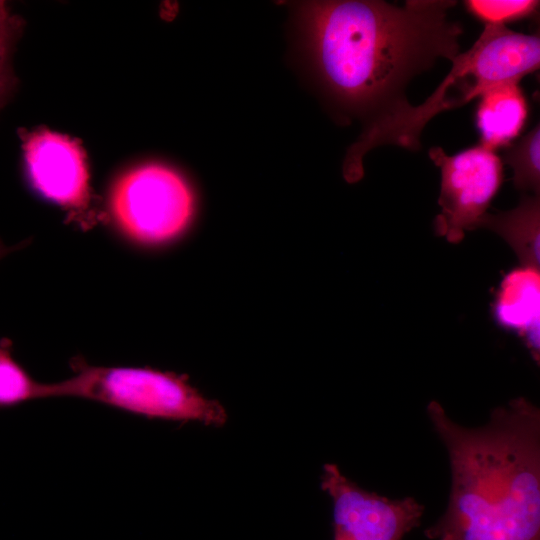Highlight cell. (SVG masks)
I'll use <instances>...</instances> for the list:
<instances>
[{
    "instance_id": "obj_1",
    "label": "cell",
    "mask_w": 540,
    "mask_h": 540,
    "mask_svg": "<svg viewBox=\"0 0 540 540\" xmlns=\"http://www.w3.org/2000/svg\"><path fill=\"white\" fill-rule=\"evenodd\" d=\"M456 1L303 2L298 25L319 83L344 110L368 123L407 102L409 80L437 58L459 54L462 26L448 18Z\"/></svg>"
},
{
    "instance_id": "obj_2",
    "label": "cell",
    "mask_w": 540,
    "mask_h": 540,
    "mask_svg": "<svg viewBox=\"0 0 540 540\" xmlns=\"http://www.w3.org/2000/svg\"><path fill=\"white\" fill-rule=\"evenodd\" d=\"M450 460L446 512L425 530L436 540H540V411L524 398L495 408L483 427L427 406Z\"/></svg>"
},
{
    "instance_id": "obj_3",
    "label": "cell",
    "mask_w": 540,
    "mask_h": 540,
    "mask_svg": "<svg viewBox=\"0 0 540 540\" xmlns=\"http://www.w3.org/2000/svg\"><path fill=\"white\" fill-rule=\"evenodd\" d=\"M539 64L538 35L486 24L473 46L452 60L451 71L423 104L414 107L407 101L365 125L345 155V179L355 182L362 177L363 157L372 148L393 144L418 150L422 129L437 113L465 105L497 84L520 82Z\"/></svg>"
},
{
    "instance_id": "obj_4",
    "label": "cell",
    "mask_w": 540,
    "mask_h": 540,
    "mask_svg": "<svg viewBox=\"0 0 540 540\" xmlns=\"http://www.w3.org/2000/svg\"><path fill=\"white\" fill-rule=\"evenodd\" d=\"M72 367L71 377L44 383L43 398H83L148 418L214 427L227 421L223 405L205 397L185 375L152 368L95 366L80 359Z\"/></svg>"
},
{
    "instance_id": "obj_5",
    "label": "cell",
    "mask_w": 540,
    "mask_h": 540,
    "mask_svg": "<svg viewBox=\"0 0 540 540\" xmlns=\"http://www.w3.org/2000/svg\"><path fill=\"white\" fill-rule=\"evenodd\" d=\"M109 209L119 232L142 246L178 238L195 211L187 181L165 165L150 163L130 169L112 186Z\"/></svg>"
},
{
    "instance_id": "obj_6",
    "label": "cell",
    "mask_w": 540,
    "mask_h": 540,
    "mask_svg": "<svg viewBox=\"0 0 540 540\" xmlns=\"http://www.w3.org/2000/svg\"><path fill=\"white\" fill-rule=\"evenodd\" d=\"M429 157L441 170V212L435 220L436 230L449 241L458 242L464 231L477 227L486 214L503 181L502 161L480 144L452 156L441 147H432Z\"/></svg>"
},
{
    "instance_id": "obj_7",
    "label": "cell",
    "mask_w": 540,
    "mask_h": 540,
    "mask_svg": "<svg viewBox=\"0 0 540 540\" xmlns=\"http://www.w3.org/2000/svg\"><path fill=\"white\" fill-rule=\"evenodd\" d=\"M321 489L333 503V540H402L424 513L413 497L392 500L367 491L332 463L323 466Z\"/></svg>"
},
{
    "instance_id": "obj_8",
    "label": "cell",
    "mask_w": 540,
    "mask_h": 540,
    "mask_svg": "<svg viewBox=\"0 0 540 540\" xmlns=\"http://www.w3.org/2000/svg\"><path fill=\"white\" fill-rule=\"evenodd\" d=\"M22 139L28 180L36 192L66 209H86L90 177L79 143L49 130L29 132Z\"/></svg>"
},
{
    "instance_id": "obj_9",
    "label": "cell",
    "mask_w": 540,
    "mask_h": 540,
    "mask_svg": "<svg viewBox=\"0 0 540 540\" xmlns=\"http://www.w3.org/2000/svg\"><path fill=\"white\" fill-rule=\"evenodd\" d=\"M540 275L533 266L510 272L496 295L498 324L523 336L535 358L539 357Z\"/></svg>"
},
{
    "instance_id": "obj_10",
    "label": "cell",
    "mask_w": 540,
    "mask_h": 540,
    "mask_svg": "<svg viewBox=\"0 0 540 540\" xmlns=\"http://www.w3.org/2000/svg\"><path fill=\"white\" fill-rule=\"evenodd\" d=\"M476 125L480 145L495 152L507 148L523 130L529 106L519 82L497 84L479 97Z\"/></svg>"
},
{
    "instance_id": "obj_11",
    "label": "cell",
    "mask_w": 540,
    "mask_h": 540,
    "mask_svg": "<svg viewBox=\"0 0 540 540\" xmlns=\"http://www.w3.org/2000/svg\"><path fill=\"white\" fill-rule=\"evenodd\" d=\"M487 227L503 236L526 260V266L539 264V196L524 197L508 212L485 214L477 227Z\"/></svg>"
},
{
    "instance_id": "obj_12",
    "label": "cell",
    "mask_w": 540,
    "mask_h": 540,
    "mask_svg": "<svg viewBox=\"0 0 540 540\" xmlns=\"http://www.w3.org/2000/svg\"><path fill=\"white\" fill-rule=\"evenodd\" d=\"M43 385L34 380L15 360L12 342L0 339V408L42 399Z\"/></svg>"
},
{
    "instance_id": "obj_13",
    "label": "cell",
    "mask_w": 540,
    "mask_h": 540,
    "mask_svg": "<svg viewBox=\"0 0 540 540\" xmlns=\"http://www.w3.org/2000/svg\"><path fill=\"white\" fill-rule=\"evenodd\" d=\"M540 129L534 127L517 142L510 144L504 159L514 171V185L519 190L532 191L539 196L540 169Z\"/></svg>"
},
{
    "instance_id": "obj_14",
    "label": "cell",
    "mask_w": 540,
    "mask_h": 540,
    "mask_svg": "<svg viewBox=\"0 0 540 540\" xmlns=\"http://www.w3.org/2000/svg\"><path fill=\"white\" fill-rule=\"evenodd\" d=\"M464 4L468 12L485 25H505L507 22L521 20L535 13L539 1L468 0Z\"/></svg>"
},
{
    "instance_id": "obj_15",
    "label": "cell",
    "mask_w": 540,
    "mask_h": 540,
    "mask_svg": "<svg viewBox=\"0 0 540 540\" xmlns=\"http://www.w3.org/2000/svg\"><path fill=\"white\" fill-rule=\"evenodd\" d=\"M20 29V20L3 6L0 9V109L15 87L12 56Z\"/></svg>"
},
{
    "instance_id": "obj_16",
    "label": "cell",
    "mask_w": 540,
    "mask_h": 540,
    "mask_svg": "<svg viewBox=\"0 0 540 540\" xmlns=\"http://www.w3.org/2000/svg\"><path fill=\"white\" fill-rule=\"evenodd\" d=\"M29 245L28 240H24L17 244L8 245L0 238V260L4 259L8 255L19 251Z\"/></svg>"
}]
</instances>
